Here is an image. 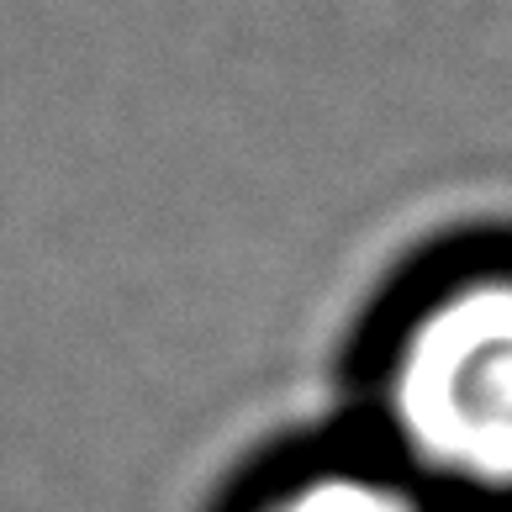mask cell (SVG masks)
<instances>
[{"label":"cell","mask_w":512,"mask_h":512,"mask_svg":"<svg viewBox=\"0 0 512 512\" xmlns=\"http://www.w3.org/2000/svg\"><path fill=\"white\" fill-rule=\"evenodd\" d=\"M391 402L423 460L476 486H512V280L470 286L417 322Z\"/></svg>","instance_id":"cell-1"},{"label":"cell","mask_w":512,"mask_h":512,"mask_svg":"<svg viewBox=\"0 0 512 512\" xmlns=\"http://www.w3.org/2000/svg\"><path fill=\"white\" fill-rule=\"evenodd\" d=\"M275 512H412L396 491L375 486V481H349V476H333V481H317L307 491H296L291 502H280Z\"/></svg>","instance_id":"cell-2"}]
</instances>
